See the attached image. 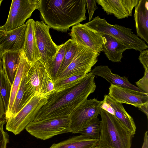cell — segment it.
Wrapping results in <instances>:
<instances>
[{"label": "cell", "mask_w": 148, "mask_h": 148, "mask_svg": "<svg viewBox=\"0 0 148 148\" xmlns=\"http://www.w3.org/2000/svg\"><path fill=\"white\" fill-rule=\"evenodd\" d=\"M134 14L137 35L148 44V0H139Z\"/></svg>", "instance_id": "obj_16"}, {"label": "cell", "mask_w": 148, "mask_h": 148, "mask_svg": "<svg viewBox=\"0 0 148 148\" xmlns=\"http://www.w3.org/2000/svg\"><path fill=\"white\" fill-rule=\"evenodd\" d=\"M50 78L51 77L45 66L40 60L32 64L26 75L25 89L21 103V110L35 95H46V85Z\"/></svg>", "instance_id": "obj_6"}, {"label": "cell", "mask_w": 148, "mask_h": 148, "mask_svg": "<svg viewBox=\"0 0 148 148\" xmlns=\"http://www.w3.org/2000/svg\"><path fill=\"white\" fill-rule=\"evenodd\" d=\"M139 0H97L104 11L108 15H113L121 19L131 16L133 8Z\"/></svg>", "instance_id": "obj_14"}, {"label": "cell", "mask_w": 148, "mask_h": 148, "mask_svg": "<svg viewBox=\"0 0 148 148\" xmlns=\"http://www.w3.org/2000/svg\"><path fill=\"white\" fill-rule=\"evenodd\" d=\"M3 52L2 47L0 46V59H2Z\"/></svg>", "instance_id": "obj_39"}, {"label": "cell", "mask_w": 148, "mask_h": 148, "mask_svg": "<svg viewBox=\"0 0 148 148\" xmlns=\"http://www.w3.org/2000/svg\"><path fill=\"white\" fill-rule=\"evenodd\" d=\"M136 84L141 90L148 94V71L145 70L143 76Z\"/></svg>", "instance_id": "obj_30"}, {"label": "cell", "mask_w": 148, "mask_h": 148, "mask_svg": "<svg viewBox=\"0 0 148 148\" xmlns=\"http://www.w3.org/2000/svg\"><path fill=\"white\" fill-rule=\"evenodd\" d=\"M78 46L74 57L65 69L58 75L56 80L77 74H87L90 72L92 67L97 62L99 53L88 47Z\"/></svg>", "instance_id": "obj_9"}, {"label": "cell", "mask_w": 148, "mask_h": 148, "mask_svg": "<svg viewBox=\"0 0 148 148\" xmlns=\"http://www.w3.org/2000/svg\"><path fill=\"white\" fill-rule=\"evenodd\" d=\"M26 25L6 32V35L0 40V45L3 53L7 51H17L22 49L24 44Z\"/></svg>", "instance_id": "obj_17"}, {"label": "cell", "mask_w": 148, "mask_h": 148, "mask_svg": "<svg viewBox=\"0 0 148 148\" xmlns=\"http://www.w3.org/2000/svg\"><path fill=\"white\" fill-rule=\"evenodd\" d=\"M100 123L101 121L97 117L86 127L78 132V133L81 134L89 138L99 139Z\"/></svg>", "instance_id": "obj_28"}, {"label": "cell", "mask_w": 148, "mask_h": 148, "mask_svg": "<svg viewBox=\"0 0 148 148\" xmlns=\"http://www.w3.org/2000/svg\"><path fill=\"white\" fill-rule=\"evenodd\" d=\"M146 131L144 134L143 143L141 148H148V134Z\"/></svg>", "instance_id": "obj_37"}, {"label": "cell", "mask_w": 148, "mask_h": 148, "mask_svg": "<svg viewBox=\"0 0 148 148\" xmlns=\"http://www.w3.org/2000/svg\"><path fill=\"white\" fill-rule=\"evenodd\" d=\"M99 139H93L81 134L73 136L49 148H93L97 146Z\"/></svg>", "instance_id": "obj_23"}, {"label": "cell", "mask_w": 148, "mask_h": 148, "mask_svg": "<svg viewBox=\"0 0 148 148\" xmlns=\"http://www.w3.org/2000/svg\"><path fill=\"white\" fill-rule=\"evenodd\" d=\"M104 101L112 109L113 115L133 134H135L136 127L132 117L126 111L122 103H119L109 96H104Z\"/></svg>", "instance_id": "obj_21"}, {"label": "cell", "mask_w": 148, "mask_h": 148, "mask_svg": "<svg viewBox=\"0 0 148 148\" xmlns=\"http://www.w3.org/2000/svg\"><path fill=\"white\" fill-rule=\"evenodd\" d=\"M67 44L58 45V51L53 60L46 69L54 82L57 79L64 57Z\"/></svg>", "instance_id": "obj_24"}, {"label": "cell", "mask_w": 148, "mask_h": 148, "mask_svg": "<svg viewBox=\"0 0 148 148\" xmlns=\"http://www.w3.org/2000/svg\"><path fill=\"white\" fill-rule=\"evenodd\" d=\"M2 67V63L1 59H0V70L1 68Z\"/></svg>", "instance_id": "obj_40"}, {"label": "cell", "mask_w": 148, "mask_h": 148, "mask_svg": "<svg viewBox=\"0 0 148 148\" xmlns=\"http://www.w3.org/2000/svg\"><path fill=\"white\" fill-rule=\"evenodd\" d=\"M86 74H77L56 80L54 82L55 92H59L76 86L81 82Z\"/></svg>", "instance_id": "obj_25"}, {"label": "cell", "mask_w": 148, "mask_h": 148, "mask_svg": "<svg viewBox=\"0 0 148 148\" xmlns=\"http://www.w3.org/2000/svg\"><path fill=\"white\" fill-rule=\"evenodd\" d=\"M32 64L27 58L23 50H21L19 63L12 86L9 106L8 110L5 113L6 121L10 112L16 95L21 82L23 79L27 75Z\"/></svg>", "instance_id": "obj_18"}, {"label": "cell", "mask_w": 148, "mask_h": 148, "mask_svg": "<svg viewBox=\"0 0 148 148\" xmlns=\"http://www.w3.org/2000/svg\"><path fill=\"white\" fill-rule=\"evenodd\" d=\"M2 1H3L2 0H0V6H1V3H2Z\"/></svg>", "instance_id": "obj_41"}, {"label": "cell", "mask_w": 148, "mask_h": 148, "mask_svg": "<svg viewBox=\"0 0 148 148\" xmlns=\"http://www.w3.org/2000/svg\"><path fill=\"white\" fill-rule=\"evenodd\" d=\"M138 59L143 65L145 70L148 71V50L140 51Z\"/></svg>", "instance_id": "obj_33"}, {"label": "cell", "mask_w": 148, "mask_h": 148, "mask_svg": "<svg viewBox=\"0 0 148 148\" xmlns=\"http://www.w3.org/2000/svg\"><path fill=\"white\" fill-rule=\"evenodd\" d=\"M21 50L7 51L3 53L1 59L3 69L11 86L19 63Z\"/></svg>", "instance_id": "obj_22"}, {"label": "cell", "mask_w": 148, "mask_h": 148, "mask_svg": "<svg viewBox=\"0 0 148 148\" xmlns=\"http://www.w3.org/2000/svg\"><path fill=\"white\" fill-rule=\"evenodd\" d=\"M6 123L5 111L3 101L0 93V126Z\"/></svg>", "instance_id": "obj_34"}, {"label": "cell", "mask_w": 148, "mask_h": 148, "mask_svg": "<svg viewBox=\"0 0 148 148\" xmlns=\"http://www.w3.org/2000/svg\"><path fill=\"white\" fill-rule=\"evenodd\" d=\"M35 22L33 19H29L25 24L26 29L22 49L27 58L32 64L40 58L35 35Z\"/></svg>", "instance_id": "obj_15"}, {"label": "cell", "mask_w": 148, "mask_h": 148, "mask_svg": "<svg viewBox=\"0 0 148 148\" xmlns=\"http://www.w3.org/2000/svg\"><path fill=\"white\" fill-rule=\"evenodd\" d=\"M69 125L68 116L33 121L25 129L32 136L45 140L58 134L69 132Z\"/></svg>", "instance_id": "obj_7"}, {"label": "cell", "mask_w": 148, "mask_h": 148, "mask_svg": "<svg viewBox=\"0 0 148 148\" xmlns=\"http://www.w3.org/2000/svg\"><path fill=\"white\" fill-rule=\"evenodd\" d=\"M108 95L117 102L136 107L148 103V94L111 84Z\"/></svg>", "instance_id": "obj_13"}, {"label": "cell", "mask_w": 148, "mask_h": 148, "mask_svg": "<svg viewBox=\"0 0 148 148\" xmlns=\"http://www.w3.org/2000/svg\"><path fill=\"white\" fill-rule=\"evenodd\" d=\"M102 49L107 57L113 62L121 61L123 53L128 48L122 42L114 37L102 35Z\"/></svg>", "instance_id": "obj_20"}, {"label": "cell", "mask_w": 148, "mask_h": 148, "mask_svg": "<svg viewBox=\"0 0 148 148\" xmlns=\"http://www.w3.org/2000/svg\"><path fill=\"white\" fill-rule=\"evenodd\" d=\"M84 24L102 35L114 37L122 42L128 49H133L140 51L148 48V45L145 41L134 34L131 29L117 24H111L99 16Z\"/></svg>", "instance_id": "obj_4"}, {"label": "cell", "mask_w": 148, "mask_h": 148, "mask_svg": "<svg viewBox=\"0 0 148 148\" xmlns=\"http://www.w3.org/2000/svg\"><path fill=\"white\" fill-rule=\"evenodd\" d=\"M97 0H86V5L89 15V21L92 18L95 11L98 9L96 5Z\"/></svg>", "instance_id": "obj_31"}, {"label": "cell", "mask_w": 148, "mask_h": 148, "mask_svg": "<svg viewBox=\"0 0 148 148\" xmlns=\"http://www.w3.org/2000/svg\"><path fill=\"white\" fill-rule=\"evenodd\" d=\"M139 110L143 113L146 115L147 118H148V103L141 105L138 107Z\"/></svg>", "instance_id": "obj_36"}, {"label": "cell", "mask_w": 148, "mask_h": 148, "mask_svg": "<svg viewBox=\"0 0 148 148\" xmlns=\"http://www.w3.org/2000/svg\"><path fill=\"white\" fill-rule=\"evenodd\" d=\"M90 72L94 75L105 79L111 84L136 91L143 92L136 86L130 83L127 78L113 73L108 66L101 65L95 66Z\"/></svg>", "instance_id": "obj_19"}, {"label": "cell", "mask_w": 148, "mask_h": 148, "mask_svg": "<svg viewBox=\"0 0 148 148\" xmlns=\"http://www.w3.org/2000/svg\"><path fill=\"white\" fill-rule=\"evenodd\" d=\"M99 148H131L134 135L114 115L101 108Z\"/></svg>", "instance_id": "obj_3"}, {"label": "cell", "mask_w": 148, "mask_h": 148, "mask_svg": "<svg viewBox=\"0 0 148 148\" xmlns=\"http://www.w3.org/2000/svg\"><path fill=\"white\" fill-rule=\"evenodd\" d=\"M69 34L77 45L88 47L99 53L103 51L102 35L84 24L79 23L72 27Z\"/></svg>", "instance_id": "obj_12"}, {"label": "cell", "mask_w": 148, "mask_h": 148, "mask_svg": "<svg viewBox=\"0 0 148 148\" xmlns=\"http://www.w3.org/2000/svg\"><path fill=\"white\" fill-rule=\"evenodd\" d=\"M93 148H99V147L97 146Z\"/></svg>", "instance_id": "obj_42"}, {"label": "cell", "mask_w": 148, "mask_h": 148, "mask_svg": "<svg viewBox=\"0 0 148 148\" xmlns=\"http://www.w3.org/2000/svg\"><path fill=\"white\" fill-rule=\"evenodd\" d=\"M50 27L42 21L35 23V35L38 49L40 60L47 68L53 60L58 51V45L53 41Z\"/></svg>", "instance_id": "obj_11"}, {"label": "cell", "mask_w": 148, "mask_h": 148, "mask_svg": "<svg viewBox=\"0 0 148 148\" xmlns=\"http://www.w3.org/2000/svg\"><path fill=\"white\" fill-rule=\"evenodd\" d=\"M103 100L87 99L69 115V132L77 133L97 117Z\"/></svg>", "instance_id": "obj_8"}, {"label": "cell", "mask_w": 148, "mask_h": 148, "mask_svg": "<svg viewBox=\"0 0 148 148\" xmlns=\"http://www.w3.org/2000/svg\"><path fill=\"white\" fill-rule=\"evenodd\" d=\"M67 42L65 52L58 75L65 69L73 60L78 48V45L71 39H69Z\"/></svg>", "instance_id": "obj_27"}, {"label": "cell", "mask_w": 148, "mask_h": 148, "mask_svg": "<svg viewBox=\"0 0 148 148\" xmlns=\"http://www.w3.org/2000/svg\"><path fill=\"white\" fill-rule=\"evenodd\" d=\"M40 0H13L8 17L2 26L6 32L16 29L24 25L33 12L38 8Z\"/></svg>", "instance_id": "obj_10"}, {"label": "cell", "mask_w": 148, "mask_h": 148, "mask_svg": "<svg viewBox=\"0 0 148 148\" xmlns=\"http://www.w3.org/2000/svg\"><path fill=\"white\" fill-rule=\"evenodd\" d=\"M45 95L36 94L32 97L16 114L7 120L6 129L15 135L19 134L34 120L40 109L47 101Z\"/></svg>", "instance_id": "obj_5"}, {"label": "cell", "mask_w": 148, "mask_h": 148, "mask_svg": "<svg viewBox=\"0 0 148 148\" xmlns=\"http://www.w3.org/2000/svg\"><path fill=\"white\" fill-rule=\"evenodd\" d=\"M6 32L3 29L2 26H0V40L6 34Z\"/></svg>", "instance_id": "obj_38"}, {"label": "cell", "mask_w": 148, "mask_h": 148, "mask_svg": "<svg viewBox=\"0 0 148 148\" xmlns=\"http://www.w3.org/2000/svg\"><path fill=\"white\" fill-rule=\"evenodd\" d=\"M55 92L54 81L51 78H50L48 79L46 85V95L48 97Z\"/></svg>", "instance_id": "obj_35"}, {"label": "cell", "mask_w": 148, "mask_h": 148, "mask_svg": "<svg viewBox=\"0 0 148 148\" xmlns=\"http://www.w3.org/2000/svg\"><path fill=\"white\" fill-rule=\"evenodd\" d=\"M26 75L23 79L21 82L18 89L16 95L12 106L8 120L10 118L14 116L21 110V103L23 99L25 89L26 82Z\"/></svg>", "instance_id": "obj_29"}, {"label": "cell", "mask_w": 148, "mask_h": 148, "mask_svg": "<svg viewBox=\"0 0 148 148\" xmlns=\"http://www.w3.org/2000/svg\"><path fill=\"white\" fill-rule=\"evenodd\" d=\"M3 125L0 126V148H6L9 143V136L7 132L4 131Z\"/></svg>", "instance_id": "obj_32"}, {"label": "cell", "mask_w": 148, "mask_h": 148, "mask_svg": "<svg viewBox=\"0 0 148 148\" xmlns=\"http://www.w3.org/2000/svg\"><path fill=\"white\" fill-rule=\"evenodd\" d=\"M95 77L90 72L76 86L49 95L33 121L69 116L95 91Z\"/></svg>", "instance_id": "obj_1"}, {"label": "cell", "mask_w": 148, "mask_h": 148, "mask_svg": "<svg viewBox=\"0 0 148 148\" xmlns=\"http://www.w3.org/2000/svg\"><path fill=\"white\" fill-rule=\"evenodd\" d=\"M11 88L12 86L2 67L0 70V93L3 101L5 113L9 106Z\"/></svg>", "instance_id": "obj_26"}, {"label": "cell", "mask_w": 148, "mask_h": 148, "mask_svg": "<svg viewBox=\"0 0 148 148\" xmlns=\"http://www.w3.org/2000/svg\"><path fill=\"white\" fill-rule=\"evenodd\" d=\"M86 0H40L38 10L46 25L64 32L86 20Z\"/></svg>", "instance_id": "obj_2"}]
</instances>
